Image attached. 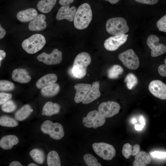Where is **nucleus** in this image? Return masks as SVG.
<instances>
[{"mask_svg":"<svg viewBox=\"0 0 166 166\" xmlns=\"http://www.w3.org/2000/svg\"><path fill=\"white\" fill-rule=\"evenodd\" d=\"M92 12L90 5L84 3L78 8L73 20L75 27L79 30L87 28L92 18Z\"/></svg>","mask_w":166,"mask_h":166,"instance_id":"obj_1","label":"nucleus"},{"mask_svg":"<svg viewBox=\"0 0 166 166\" xmlns=\"http://www.w3.org/2000/svg\"><path fill=\"white\" fill-rule=\"evenodd\" d=\"M91 58L86 52L78 54L74 60L72 72L73 77L77 79L84 78L86 73L87 67L90 63Z\"/></svg>","mask_w":166,"mask_h":166,"instance_id":"obj_2","label":"nucleus"},{"mask_svg":"<svg viewBox=\"0 0 166 166\" xmlns=\"http://www.w3.org/2000/svg\"><path fill=\"white\" fill-rule=\"evenodd\" d=\"M45 43L44 36L41 34H37L24 40L22 43V46L27 53L32 54L41 50Z\"/></svg>","mask_w":166,"mask_h":166,"instance_id":"obj_3","label":"nucleus"},{"mask_svg":"<svg viewBox=\"0 0 166 166\" xmlns=\"http://www.w3.org/2000/svg\"><path fill=\"white\" fill-rule=\"evenodd\" d=\"M106 29L108 33L114 35L124 34L129 30L126 20L121 17L109 19L106 23Z\"/></svg>","mask_w":166,"mask_h":166,"instance_id":"obj_4","label":"nucleus"},{"mask_svg":"<svg viewBox=\"0 0 166 166\" xmlns=\"http://www.w3.org/2000/svg\"><path fill=\"white\" fill-rule=\"evenodd\" d=\"M41 129L42 132L49 134L54 140H60L64 135L62 126L58 123H53L49 120L44 121L41 125Z\"/></svg>","mask_w":166,"mask_h":166,"instance_id":"obj_5","label":"nucleus"},{"mask_svg":"<svg viewBox=\"0 0 166 166\" xmlns=\"http://www.w3.org/2000/svg\"><path fill=\"white\" fill-rule=\"evenodd\" d=\"M93 148L96 153L104 160H110L115 156L116 150L113 146L104 142L95 143Z\"/></svg>","mask_w":166,"mask_h":166,"instance_id":"obj_6","label":"nucleus"},{"mask_svg":"<svg viewBox=\"0 0 166 166\" xmlns=\"http://www.w3.org/2000/svg\"><path fill=\"white\" fill-rule=\"evenodd\" d=\"M118 57L124 65L129 69L136 70L139 66V59L134 51L131 49L119 53Z\"/></svg>","mask_w":166,"mask_h":166,"instance_id":"obj_7","label":"nucleus"},{"mask_svg":"<svg viewBox=\"0 0 166 166\" xmlns=\"http://www.w3.org/2000/svg\"><path fill=\"white\" fill-rule=\"evenodd\" d=\"M84 125L89 128H96L103 125L105 122V117L98 111L94 110L89 112L82 121Z\"/></svg>","mask_w":166,"mask_h":166,"instance_id":"obj_8","label":"nucleus"},{"mask_svg":"<svg viewBox=\"0 0 166 166\" xmlns=\"http://www.w3.org/2000/svg\"><path fill=\"white\" fill-rule=\"evenodd\" d=\"M38 60L47 65H54L60 63L62 60V53L55 49L50 54L43 52L37 57Z\"/></svg>","mask_w":166,"mask_h":166,"instance_id":"obj_9","label":"nucleus"},{"mask_svg":"<svg viewBox=\"0 0 166 166\" xmlns=\"http://www.w3.org/2000/svg\"><path fill=\"white\" fill-rule=\"evenodd\" d=\"M159 38L156 35H151L147 38V44L151 50V56L153 57L158 56L166 52V46L159 43Z\"/></svg>","mask_w":166,"mask_h":166,"instance_id":"obj_10","label":"nucleus"},{"mask_svg":"<svg viewBox=\"0 0 166 166\" xmlns=\"http://www.w3.org/2000/svg\"><path fill=\"white\" fill-rule=\"evenodd\" d=\"M120 109L119 104L113 101H108L101 103L98 111L105 118L112 117L117 114Z\"/></svg>","mask_w":166,"mask_h":166,"instance_id":"obj_11","label":"nucleus"},{"mask_svg":"<svg viewBox=\"0 0 166 166\" xmlns=\"http://www.w3.org/2000/svg\"><path fill=\"white\" fill-rule=\"evenodd\" d=\"M150 92L155 97L162 100L166 99V84L159 80L151 81L148 86Z\"/></svg>","mask_w":166,"mask_h":166,"instance_id":"obj_12","label":"nucleus"},{"mask_svg":"<svg viewBox=\"0 0 166 166\" xmlns=\"http://www.w3.org/2000/svg\"><path fill=\"white\" fill-rule=\"evenodd\" d=\"M127 39V36L124 34L110 37L105 41L104 47L109 51L115 50L125 43Z\"/></svg>","mask_w":166,"mask_h":166,"instance_id":"obj_13","label":"nucleus"},{"mask_svg":"<svg viewBox=\"0 0 166 166\" xmlns=\"http://www.w3.org/2000/svg\"><path fill=\"white\" fill-rule=\"evenodd\" d=\"M75 6L69 7V5L63 6L59 9L56 16V19L58 20L66 19L70 22L73 21L77 11Z\"/></svg>","mask_w":166,"mask_h":166,"instance_id":"obj_14","label":"nucleus"},{"mask_svg":"<svg viewBox=\"0 0 166 166\" xmlns=\"http://www.w3.org/2000/svg\"><path fill=\"white\" fill-rule=\"evenodd\" d=\"M91 87V85L89 84L79 83L76 84L74 86L76 90L74 98L75 102L77 103H79L82 101Z\"/></svg>","mask_w":166,"mask_h":166,"instance_id":"obj_15","label":"nucleus"},{"mask_svg":"<svg viewBox=\"0 0 166 166\" xmlns=\"http://www.w3.org/2000/svg\"><path fill=\"white\" fill-rule=\"evenodd\" d=\"M100 84L98 81L93 82L91 88L82 101L83 104L90 103L98 98L101 96Z\"/></svg>","mask_w":166,"mask_h":166,"instance_id":"obj_16","label":"nucleus"},{"mask_svg":"<svg viewBox=\"0 0 166 166\" xmlns=\"http://www.w3.org/2000/svg\"><path fill=\"white\" fill-rule=\"evenodd\" d=\"M45 19L46 17L44 14H41L38 15L29 23V30L33 31H39L44 30L47 26L46 23L45 21Z\"/></svg>","mask_w":166,"mask_h":166,"instance_id":"obj_17","label":"nucleus"},{"mask_svg":"<svg viewBox=\"0 0 166 166\" xmlns=\"http://www.w3.org/2000/svg\"><path fill=\"white\" fill-rule=\"evenodd\" d=\"M12 80L21 83H27L31 80V77L29 73L23 69H14L12 73Z\"/></svg>","mask_w":166,"mask_h":166,"instance_id":"obj_18","label":"nucleus"},{"mask_svg":"<svg viewBox=\"0 0 166 166\" xmlns=\"http://www.w3.org/2000/svg\"><path fill=\"white\" fill-rule=\"evenodd\" d=\"M38 15L37 10L33 8H29L18 12L17 14V18L22 22L31 21Z\"/></svg>","mask_w":166,"mask_h":166,"instance_id":"obj_19","label":"nucleus"},{"mask_svg":"<svg viewBox=\"0 0 166 166\" xmlns=\"http://www.w3.org/2000/svg\"><path fill=\"white\" fill-rule=\"evenodd\" d=\"M57 79V77L55 74L49 73L40 78L36 82V85L38 88L42 89L55 83Z\"/></svg>","mask_w":166,"mask_h":166,"instance_id":"obj_20","label":"nucleus"},{"mask_svg":"<svg viewBox=\"0 0 166 166\" xmlns=\"http://www.w3.org/2000/svg\"><path fill=\"white\" fill-rule=\"evenodd\" d=\"M19 142L18 137L14 135H10L3 137L0 140V146L4 150H9Z\"/></svg>","mask_w":166,"mask_h":166,"instance_id":"obj_21","label":"nucleus"},{"mask_svg":"<svg viewBox=\"0 0 166 166\" xmlns=\"http://www.w3.org/2000/svg\"><path fill=\"white\" fill-rule=\"evenodd\" d=\"M151 162V159L149 154L145 152L141 151L135 156L133 165L134 166H145L149 164Z\"/></svg>","mask_w":166,"mask_h":166,"instance_id":"obj_22","label":"nucleus"},{"mask_svg":"<svg viewBox=\"0 0 166 166\" xmlns=\"http://www.w3.org/2000/svg\"><path fill=\"white\" fill-rule=\"evenodd\" d=\"M140 150V147L139 144H137L132 146L130 144L126 143L123 146L122 153L124 157L128 159L131 156L136 155Z\"/></svg>","mask_w":166,"mask_h":166,"instance_id":"obj_23","label":"nucleus"},{"mask_svg":"<svg viewBox=\"0 0 166 166\" xmlns=\"http://www.w3.org/2000/svg\"><path fill=\"white\" fill-rule=\"evenodd\" d=\"M59 105L51 101H48L44 105L42 109V114L46 116H51L58 113L60 111Z\"/></svg>","mask_w":166,"mask_h":166,"instance_id":"obj_24","label":"nucleus"},{"mask_svg":"<svg viewBox=\"0 0 166 166\" xmlns=\"http://www.w3.org/2000/svg\"><path fill=\"white\" fill-rule=\"evenodd\" d=\"M57 0H40L37 4V7L40 12L47 13L50 12L55 6Z\"/></svg>","mask_w":166,"mask_h":166,"instance_id":"obj_25","label":"nucleus"},{"mask_svg":"<svg viewBox=\"0 0 166 166\" xmlns=\"http://www.w3.org/2000/svg\"><path fill=\"white\" fill-rule=\"evenodd\" d=\"M60 87L56 83L45 87L41 90L42 95L46 97H51L56 95L59 92Z\"/></svg>","mask_w":166,"mask_h":166,"instance_id":"obj_26","label":"nucleus"},{"mask_svg":"<svg viewBox=\"0 0 166 166\" xmlns=\"http://www.w3.org/2000/svg\"><path fill=\"white\" fill-rule=\"evenodd\" d=\"M33 111L29 105H26L16 112L15 117L18 121H23L30 115Z\"/></svg>","mask_w":166,"mask_h":166,"instance_id":"obj_27","label":"nucleus"},{"mask_svg":"<svg viewBox=\"0 0 166 166\" xmlns=\"http://www.w3.org/2000/svg\"><path fill=\"white\" fill-rule=\"evenodd\" d=\"M47 164L48 166H60L61 161L58 153L52 150L49 152L47 156Z\"/></svg>","mask_w":166,"mask_h":166,"instance_id":"obj_28","label":"nucleus"},{"mask_svg":"<svg viewBox=\"0 0 166 166\" xmlns=\"http://www.w3.org/2000/svg\"><path fill=\"white\" fill-rule=\"evenodd\" d=\"M29 155L33 160L39 164H42L45 160L44 153L42 150L34 148L29 152Z\"/></svg>","mask_w":166,"mask_h":166,"instance_id":"obj_29","label":"nucleus"},{"mask_svg":"<svg viewBox=\"0 0 166 166\" xmlns=\"http://www.w3.org/2000/svg\"><path fill=\"white\" fill-rule=\"evenodd\" d=\"M123 69L120 65H115L111 67L108 71V76L109 78L115 79L117 78L122 74Z\"/></svg>","mask_w":166,"mask_h":166,"instance_id":"obj_30","label":"nucleus"},{"mask_svg":"<svg viewBox=\"0 0 166 166\" xmlns=\"http://www.w3.org/2000/svg\"><path fill=\"white\" fill-rule=\"evenodd\" d=\"M18 124L16 120L9 116H3L0 117V124L2 126L14 127L17 126Z\"/></svg>","mask_w":166,"mask_h":166,"instance_id":"obj_31","label":"nucleus"},{"mask_svg":"<svg viewBox=\"0 0 166 166\" xmlns=\"http://www.w3.org/2000/svg\"><path fill=\"white\" fill-rule=\"evenodd\" d=\"M125 81L126 86L130 90L132 89L137 84L138 80L136 76L132 73H128L126 76Z\"/></svg>","mask_w":166,"mask_h":166,"instance_id":"obj_32","label":"nucleus"},{"mask_svg":"<svg viewBox=\"0 0 166 166\" xmlns=\"http://www.w3.org/2000/svg\"><path fill=\"white\" fill-rule=\"evenodd\" d=\"M84 160L86 164L89 166H101L98 163L97 159L90 154H86L84 155Z\"/></svg>","mask_w":166,"mask_h":166,"instance_id":"obj_33","label":"nucleus"},{"mask_svg":"<svg viewBox=\"0 0 166 166\" xmlns=\"http://www.w3.org/2000/svg\"><path fill=\"white\" fill-rule=\"evenodd\" d=\"M15 88L14 83L6 80L0 81V90L1 91H10L13 90Z\"/></svg>","mask_w":166,"mask_h":166,"instance_id":"obj_34","label":"nucleus"},{"mask_svg":"<svg viewBox=\"0 0 166 166\" xmlns=\"http://www.w3.org/2000/svg\"><path fill=\"white\" fill-rule=\"evenodd\" d=\"M16 108V104L12 100H9L2 104L1 106L2 110L4 112L8 113L14 111Z\"/></svg>","mask_w":166,"mask_h":166,"instance_id":"obj_35","label":"nucleus"},{"mask_svg":"<svg viewBox=\"0 0 166 166\" xmlns=\"http://www.w3.org/2000/svg\"><path fill=\"white\" fill-rule=\"evenodd\" d=\"M156 25L160 31L166 32V15L157 22Z\"/></svg>","mask_w":166,"mask_h":166,"instance_id":"obj_36","label":"nucleus"},{"mask_svg":"<svg viewBox=\"0 0 166 166\" xmlns=\"http://www.w3.org/2000/svg\"><path fill=\"white\" fill-rule=\"evenodd\" d=\"M12 97L10 93L1 92L0 93V104L2 105L9 100Z\"/></svg>","mask_w":166,"mask_h":166,"instance_id":"obj_37","label":"nucleus"},{"mask_svg":"<svg viewBox=\"0 0 166 166\" xmlns=\"http://www.w3.org/2000/svg\"><path fill=\"white\" fill-rule=\"evenodd\" d=\"M158 70L160 76L163 77H166V58L164 60V64L160 65Z\"/></svg>","mask_w":166,"mask_h":166,"instance_id":"obj_38","label":"nucleus"},{"mask_svg":"<svg viewBox=\"0 0 166 166\" xmlns=\"http://www.w3.org/2000/svg\"><path fill=\"white\" fill-rule=\"evenodd\" d=\"M151 154L153 157L159 158H163L166 157V153L164 152L155 151Z\"/></svg>","mask_w":166,"mask_h":166,"instance_id":"obj_39","label":"nucleus"},{"mask_svg":"<svg viewBox=\"0 0 166 166\" xmlns=\"http://www.w3.org/2000/svg\"><path fill=\"white\" fill-rule=\"evenodd\" d=\"M137 2L139 3L149 4L154 5L156 4L158 1L159 0H135Z\"/></svg>","mask_w":166,"mask_h":166,"instance_id":"obj_40","label":"nucleus"},{"mask_svg":"<svg viewBox=\"0 0 166 166\" xmlns=\"http://www.w3.org/2000/svg\"><path fill=\"white\" fill-rule=\"evenodd\" d=\"M74 0H59V3L62 6H65L69 5L73 3Z\"/></svg>","mask_w":166,"mask_h":166,"instance_id":"obj_41","label":"nucleus"},{"mask_svg":"<svg viewBox=\"0 0 166 166\" xmlns=\"http://www.w3.org/2000/svg\"><path fill=\"white\" fill-rule=\"evenodd\" d=\"M0 39H1L5 36L6 32L5 30L2 27L1 25L0 26Z\"/></svg>","mask_w":166,"mask_h":166,"instance_id":"obj_42","label":"nucleus"},{"mask_svg":"<svg viewBox=\"0 0 166 166\" xmlns=\"http://www.w3.org/2000/svg\"><path fill=\"white\" fill-rule=\"evenodd\" d=\"M6 56V53L4 51L2 50H0V64L1 61L5 58Z\"/></svg>","mask_w":166,"mask_h":166,"instance_id":"obj_43","label":"nucleus"},{"mask_svg":"<svg viewBox=\"0 0 166 166\" xmlns=\"http://www.w3.org/2000/svg\"><path fill=\"white\" fill-rule=\"evenodd\" d=\"M9 166H22L23 165L19 162L18 161H13L11 162L9 165Z\"/></svg>","mask_w":166,"mask_h":166,"instance_id":"obj_44","label":"nucleus"},{"mask_svg":"<svg viewBox=\"0 0 166 166\" xmlns=\"http://www.w3.org/2000/svg\"><path fill=\"white\" fill-rule=\"evenodd\" d=\"M144 126L142 125H139L138 124H136L135 125V128L137 130H141L144 127Z\"/></svg>","mask_w":166,"mask_h":166,"instance_id":"obj_45","label":"nucleus"},{"mask_svg":"<svg viewBox=\"0 0 166 166\" xmlns=\"http://www.w3.org/2000/svg\"><path fill=\"white\" fill-rule=\"evenodd\" d=\"M140 122L141 125H144L145 124L144 119L142 116H141L140 119Z\"/></svg>","mask_w":166,"mask_h":166,"instance_id":"obj_46","label":"nucleus"},{"mask_svg":"<svg viewBox=\"0 0 166 166\" xmlns=\"http://www.w3.org/2000/svg\"><path fill=\"white\" fill-rule=\"evenodd\" d=\"M108 1L111 4H114L118 2L119 0H105Z\"/></svg>","mask_w":166,"mask_h":166,"instance_id":"obj_47","label":"nucleus"},{"mask_svg":"<svg viewBox=\"0 0 166 166\" xmlns=\"http://www.w3.org/2000/svg\"><path fill=\"white\" fill-rule=\"evenodd\" d=\"M28 166H38V165L34 163H30L28 165Z\"/></svg>","mask_w":166,"mask_h":166,"instance_id":"obj_48","label":"nucleus"},{"mask_svg":"<svg viewBox=\"0 0 166 166\" xmlns=\"http://www.w3.org/2000/svg\"><path fill=\"white\" fill-rule=\"evenodd\" d=\"M136 120L135 119V118H133L132 120V122L133 123H136Z\"/></svg>","mask_w":166,"mask_h":166,"instance_id":"obj_49","label":"nucleus"}]
</instances>
